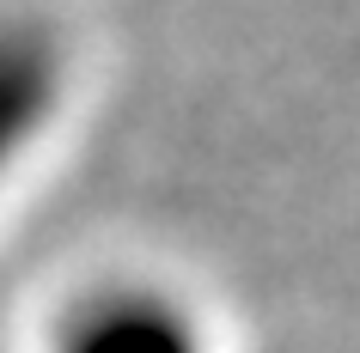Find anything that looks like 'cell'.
Masks as SVG:
<instances>
[{
    "mask_svg": "<svg viewBox=\"0 0 360 353\" xmlns=\"http://www.w3.org/2000/svg\"><path fill=\"white\" fill-rule=\"evenodd\" d=\"M68 353H202L195 329L159 298H110L74 323Z\"/></svg>",
    "mask_w": 360,
    "mask_h": 353,
    "instance_id": "obj_2",
    "label": "cell"
},
{
    "mask_svg": "<svg viewBox=\"0 0 360 353\" xmlns=\"http://www.w3.org/2000/svg\"><path fill=\"white\" fill-rule=\"evenodd\" d=\"M56 86H61V67L49 55V43L31 25H0V171L43 128Z\"/></svg>",
    "mask_w": 360,
    "mask_h": 353,
    "instance_id": "obj_1",
    "label": "cell"
}]
</instances>
